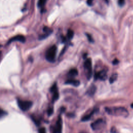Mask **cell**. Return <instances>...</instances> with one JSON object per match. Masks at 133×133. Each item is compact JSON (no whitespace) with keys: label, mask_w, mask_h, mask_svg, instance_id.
Wrapping results in <instances>:
<instances>
[{"label":"cell","mask_w":133,"mask_h":133,"mask_svg":"<svg viewBox=\"0 0 133 133\" xmlns=\"http://www.w3.org/2000/svg\"><path fill=\"white\" fill-rule=\"evenodd\" d=\"M106 111L111 115H114L118 117L126 118L128 115V112L127 110L123 107H117L113 108H106Z\"/></svg>","instance_id":"cell-1"},{"label":"cell","mask_w":133,"mask_h":133,"mask_svg":"<svg viewBox=\"0 0 133 133\" xmlns=\"http://www.w3.org/2000/svg\"><path fill=\"white\" fill-rule=\"evenodd\" d=\"M57 52V47L55 45L51 46L47 51L46 53V60L51 62H53L56 58Z\"/></svg>","instance_id":"cell-2"},{"label":"cell","mask_w":133,"mask_h":133,"mask_svg":"<svg viewBox=\"0 0 133 133\" xmlns=\"http://www.w3.org/2000/svg\"><path fill=\"white\" fill-rule=\"evenodd\" d=\"M17 103L19 108L23 111H28L31 108L33 104L30 101H22L21 99H18Z\"/></svg>","instance_id":"cell-3"},{"label":"cell","mask_w":133,"mask_h":133,"mask_svg":"<svg viewBox=\"0 0 133 133\" xmlns=\"http://www.w3.org/2000/svg\"><path fill=\"white\" fill-rule=\"evenodd\" d=\"M84 66L85 69L87 71V78L88 79H90L92 75V63L91 59H87L84 62Z\"/></svg>","instance_id":"cell-4"},{"label":"cell","mask_w":133,"mask_h":133,"mask_svg":"<svg viewBox=\"0 0 133 133\" xmlns=\"http://www.w3.org/2000/svg\"><path fill=\"white\" fill-rule=\"evenodd\" d=\"M62 122L61 118L59 116L56 122V126L53 130V133H61L62 132Z\"/></svg>","instance_id":"cell-5"},{"label":"cell","mask_w":133,"mask_h":133,"mask_svg":"<svg viewBox=\"0 0 133 133\" xmlns=\"http://www.w3.org/2000/svg\"><path fill=\"white\" fill-rule=\"evenodd\" d=\"M103 123V120L102 119H99L95 121L91 124V127L93 130H97L102 127Z\"/></svg>","instance_id":"cell-6"},{"label":"cell","mask_w":133,"mask_h":133,"mask_svg":"<svg viewBox=\"0 0 133 133\" xmlns=\"http://www.w3.org/2000/svg\"><path fill=\"white\" fill-rule=\"evenodd\" d=\"M107 78V71L106 70H102L97 72L95 75V79H100L102 80H105Z\"/></svg>","instance_id":"cell-7"},{"label":"cell","mask_w":133,"mask_h":133,"mask_svg":"<svg viewBox=\"0 0 133 133\" xmlns=\"http://www.w3.org/2000/svg\"><path fill=\"white\" fill-rule=\"evenodd\" d=\"M14 41H19L20 42L24 43L26 41V38L23 36L18 35V36H15V37L12 38L11 39H10V41H9L8 43H11L12 42H14Z\"/></svg>","instance_id":"cell-8"},{"label":"cell","mask_w":133,"mask_h":133,"mask_svg":"<svg viewBox=\"0 0 133 133\" xmlns=\"http://www.w3.org/2000/svg\"><path fill=\"white\" fill-rule=\"evenodd\" d=\"M65 84H70V85H73L74 86H79L80 84V82L78 80H76L71 79H69L66 81L65 82Z\"/></svg>","instance_id":"cell-9"},{"label":"cell","mask_w":133,"mask_h":133,"mask_svg":"<svg viewBox=\"0 0 133 133\" xmlns=\"http://www.w3.org/2000/svg\"><path fill=\"white\" fill-rule=\"evenodd\" d=\"M95 111H96V110H94L90 114H88V115H85V116L83 117L82 118V121H83V122H85V121H87L89 120L90 119L91 117H92V115L94 114Z\"/></svg>","instance_id":"cell-10"},{"label":"cell","mask_w":133,"mask_h":133,"mask_svg":"<svg viewBox=\"0 0 133 133\" xmlns=\"http://www.w3.org/2000/svg\"><path fill=\"white\" fill-rule=\"evenodd\" d=\"M68 74H69V77H74L78 74V70L75 68L72 69L69 71Z\"/></svg>","instance_id":"cell-11"},{"label":"cell","mask_w":133,"mask_h":133,"mask_svg":"<svg viewBox=\"0 0 133 133\" xmlns=\"http://www.w3.org/2000/svg\"><path fill=\"white\" fill-rule=\"evenodd\" d=\"M96 90V87L95 85H92V86H90L89 87V88L88 89V91H87V93L88 95H89L90 96H93V95H94L95 92Z\"/></svg>","instance_id":"cell-12"},{"label":"cell","mask_w":133,"mask_h":133,"mask_svg":"<svg viewBox=\"0 0 133 133\" xmlns=\"http://www.w3.org/2000/svg\"><path fill=\"white\" fill-rule=\"evenodd\" d=\"M53 93V102H55L59 98V93L58 92V89H56L54 92H52Z\"/></svg>","instance_id":"cell-13"},{"label":"cell","mask_w":133,"mask_h":133,"mask_svg":"<svg viewBox=\"0 0 133 133\" xmlns=\"http://www.w3.org/2000/svg\"><path fill=\"white\" fill-rule=\"evenodd\" d=\"M47 2V0H39L38 3V6L40 8H42Z\"/></svg>","instance_id":"cell-14"},{"label":"cell","mask_w":133,"mask_h":133,"mask_svg":"<svg viewBox=\"0 0 133 133\" xmlns=\"http://www.w3.org/2000/svg\"><path fill=\"white\" fill-rule=\"evenodd\" d=\"M118 78V74L117 73H114L111 76L109 79V82L110 83H113L115 81V80L117 79Z\"/></svg>","instance_id":"cell-15"},{"label":"cell","mask_w":133,"mask_h":133,"mask_svg":"<svg viewBox=\"0 0 133 133\" xmlns=\"http://www.w3.org/2000/svg\"><path fill=\"white\" fill-rule=\"evenodd\" d=\"M74 36V32L72 30H69L67 33V37L69 39H71Z\"/></svg>","instance_id":"cell-16"},{"label":"cell","mask_w":133,"mask_h":133,"mask_svg":"<svg viewBox=\"0 0 133 133\" xmlns=\"http://www.w3.org/2000/svg\"><path fill=\"white\" fill-rule=\"evenodd\" d=\"M118 4L119 6H123L125 4V0H118Z\"/></svg>","instance_id":"cell-17"},{"label":"cell","mask_w":133,"mask_h":133,"mask_svg":"<svg viewBox=\"0 0 133 133\" xmlns=\"http://www.w3.org/2000/svg\"><path fill=\"white\" fill-rule=\"evenodd\" d=\"M39 133H46L45 128L44 127H42L40 128L39 130Z\"/></svg>","instance_id":"cell-18"},{"label":"cell","mask_w":133,"mask_h":133,"mask_svg":"<svg viewBox=\"0 0 133 133\" xmlns=\"http://www.w3.org/2000/svg\"><path fill=\"white\" fill-rule=\"evenodd\" d=\"M47 113H48V115H51L53 113V108H51L48 109V110L47 111Z\"/></svg>","instance_id":"cell-19"},{"label":"cell","mask_w":133,"mask_h":133,"mask_svg":"<svg viewBox=\"0 0 133 133\" xmlns=\"http://www.w3.org/2000/svg\"><path fill=\"white\" fill-rule=\"evenodd\" d=\"M87 38H88V40L90 42H93V39L92 37H91V36L90 35L87 34Z\"/></svg>","instance_id":"cell-20"},{"label":"cell","mask_w":133,"mask_h":133,"mask_svg":"<svg viewBox=\"0 0 133 133\" xmlns=\"http://www.w3.org/2000/svg\"><path fill=\"white\" fill-rule=\"evenodd\" d=\"M93 3V0H87V3L89 6L92 5Z\"/></svg>","instance_id":"cell-21"},{"label":"cell","mask_w":133,"mask_h":133,"mask_svg":"<svg viewBox=\"0 0 133 133\" xmlns=\"http://www.w3.org/2000/svg\"><path fill=\"white\" fill-rule=\"evenodd\" d=\"M4 114H5V112L3 110L0 109V118L4 116Z\"/></svg>","instance_id":"cell-22"},{"label":"cell","mask_w":133,"mask_h":133,"mask_svg":"<svg viewBox=\"0 0 133 133\" xmlns=\"http://www.w3.org/2000/svg\"><path fill=\"white\" fill-rule=\"evenodd\" d=\"M119 62V60H118L117 59H115L113 61V62H112V63H113V64L114 65H116V64H118Z\"/></svg>","instance_id":"cell-23"},{"label":"cell","mask_w":133,"mask_h":133,"mask_svg":"<svg viewBox=\"0 0 133 133\" xmlns=\"http://www.w3.org/2000/svg\"><path fill=\"white\" fill-rule=\"evenodd\" d=\"M132 108H133V103H132L131 104V106H130Z\"/></svg>","instance_id":"cell-24"},{"label":"cell","mask_w":133,"mask_h":133,"mask_svg":"<svg viewBox=\"0 0 133 133\" xmlns=\"http://www.w3.org/2000/svg\"><path fill=\"white\" fill-rule=\"evenodd\" d=\"M105 1L107 3H108V2H109V1H108V0H105Z\"/></svg>","instance_id":"cell-25"},{"label":"cell","mask_w":133,"mask_h":133,"mask_svg":"<svg viewBox=\"0 0 133 133\" xmlns=\"http://www.w3.org/2000/svg\"><path fill=\"white\" fill-rule=\"evenodd\" d=\"M1 45H0V47H1Z\"/></svg>","instance_id":"cell-26"}]
</instances>
